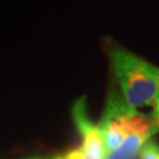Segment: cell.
<instances>
[{
  "label": "cell",
  "mask_w": 159,
  "mask_h": 159,
  "mask_svg": "<svg viewBox=\"0 0 159 159\" xmlns=\"http://www.w3.org/2000/svg\"><path fill=\"white\" fill-rule=\"evenodd\" d=\"M97 126L104 143L105 159H138L144 144L154 134L150 116L129 106L118 90L108 92Z\"/></svg>",
  "instance_id": "cell-1"
},
{
  "label": "cell",
  "mask_w": 159,
  "mask_h": 159,
  "mask_svg": "<svg viewBox=\"0 0 159 159\" xmlns=\"http://www.w3.org/2000/svg\"><path fill=\"white\" fill-rule=\"evenodd\" d=\"M107 57L119 93L133 108L153 105L159 97V67L117 43L107 44Z\"/></svg>",
  "instance_id": "cell-2"
},
{
  "label": "cell",
  "mask_w": 159,
  "mask_h": 159,
  "mask_svg": "<svg viewBox=\"0 0 159 159\" xmlns=\"http://www.w3.org/2000/svg\"><path fill=\"white\" fill-rule=\"evenodd\" d=\"M73 119L81 136L80 150L91 159H105V148L100 131L86 112L85 98L77 100L73 106Z\"/></svg>",
  "instance_id": "cell-3"
},
{
  "label": "cell",
  "mask_w": 159,
  "mask_h": 159,
  "mask_svg": "<svg viewBox=\"0 0 159 159\" xmlns=\"http://www.w3.org/2000/svg\"><path fill=\"white\" fill-rule=\"evenodd\" d=\"M138 159H159V145L152 139H148L140 150Z\"/></svg>",
  "instance_id": "cell-4"
},
{
  "label": "cell",
  "mask_w": 159,
  "mask_h": 159,
  "mask_svg": "<svg viewBox=\"0 0 159 159\" xmlns=\"http://www.w3.org/2000/svg\"><path fill=\"white\" fill-rule=\"evenodd\" d=\"M150 119H151V125H152L153 133L159 132V97L153 102V111L150 114Z\"/></svg>",
  "instance_id": "cell-5"
},
{
  "label": "cell",
  "mask_w": 159,
  "mask_h": 159,
  "mask_svg": "<svg viewBox=\"0 0 159 159\" xmlns=\"http://www.w3.org/2000/svg\"><path fill=\"white\" fill-rule=\"evenodd\" d=\"M63 159H91L89 158L79 148H74L72 151H70L65 154V157H63Z\"/></svg>",
  "instance_id": "cell-6"
},
{
  "label": "cell",
  "mask_w": 159,
  "mask_h": 159,
  "mask_svg": "<svg viewBox=\"0 0 159 159\" xmlns=\"http://www.w3.org/2000/svg\"><path fill=\"white\" fill-rule=\"evenodd\" d=\"M53 159H63V157H56V158H53Z\"/></svg>",
  "instance_id": "cell-7"
}]
</instances>
